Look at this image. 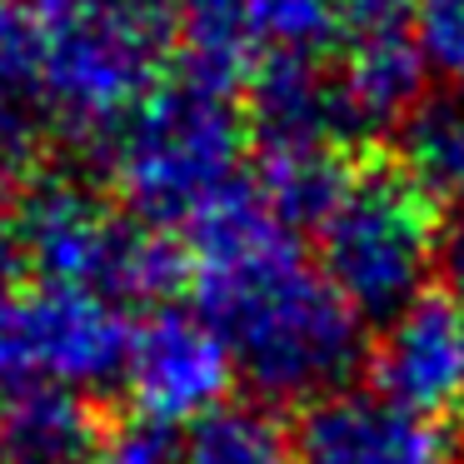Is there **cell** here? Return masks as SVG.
I'll list each match as a JSON object with an SVG mask.
<instances>
[{
    "label": "cell",
    "mask_w": 464,
    "mask_h": 464,
    "mask_svg": "<svg viewBox=\"0 0 464 464\" xmlns=\"http://www.w3.org/2000/svg\"><path fill=\"white\" fill-rule=\"evenodd\" d=\"M444 280V300L464 314V210L450 220V230H440V260H434Z\"/></svg>",
    "instance_id": "cell-19"
},
{
    "label": "cell",
    "mask_w": 464,
    "mask_h": 464,
    "mask_svg": "<svg viewBox=\"0 0 464 464\" xmlns=\"http://www.w3.org/2000/svg\"><path fill=\"white\" fill-rule=\"evenodd\" d=\"M180 75L230 95L255 75V45L245 25V0H180V35H175Z\"/></svg>",
    "instance_id": "cell-13"
},
{
    "label": "cell",
    "mask_w": 464,
    "mask_h": 464,
    "mask_svg": "<svg viewBox=\"0 0 464 464\" xmlns=\"http://www.w3.org/2000/svg\"><path fill=\"white\" fill-rule=\"evenodd\" d=\"M185 280L195 314L230 350L235 380L265 400L304 410L360 370L364 320L255 185L190 230Z\"/></svg>",
    "instance_id": "cell-1"
},
{
    "label": "cell",
    "mask_w": 464,
    "mask_h": 464,
    "mask_svg": "<svg viewBox=\"0 0 464 464\" xmlns=\"http://www.w3.org/2000/svg\"><path fill=\"white\" fill-rule=\"evenodd\" d=\"M121 384L140 420L180 430L230 404L235 364L195 310H155L135 324Z\"/></svg>",
    "instance_id": "cell-7"
},
{
    "label": "cell",
    "mask_w": 464,
    "mask_h": 464,
    "mask_svg": "<svg viewBox=\"0 0 464 464\" xmlns=\"http://www.w3.org/2000/svg\"><path fill=\"white\" fill-rule=\"evenodd\" d=\"M180 464H300L295 440L275 424L270 410L255 404H225L190 424L180 440Z\"/></svg>",
    "instance_id": "cell-16"
},
{
    "label": "cell",
    "mask_w": 464,
    "mask_h": 464,
    "mask_svg": "<svg viewBox=\"0 0 464 464\" xmlns=\"http://www.w3.org/2000/svg\"><path fill=\"white\" fill-rule=\"evenodd\" d=\"M21 260L35 285L81 290L111 304H130L170 290L185 275V260L121 210L111 195L65 175H41L5 210Z\"/></svg>",
    "instance_id": "cell-5"
},
{
    "label": "cell",
    "mask_w": 464,
    "mask_h": 464,
    "mask_svg": "<svg viewBox=\"0 0 464 464\" xmlns=\"http://www.w3.org/2000/svg\"><path fill=\"white\" fill-rule=\"evenodd\" d=\"M300 464H464L454 434L374 390H334L295 420Z\"/></svg>",
    "instance_id": "cell-9"
},
{
    "label": "cell",
    "mask_w": 464,
    "mask_h": 464,
    "mask_svg": "<svg viewBox=\"0 0 464 464\" xmlns=\"http://www.w3.org/2000/svg\"><path fill=\"white\" fill-rule=\"evenodd\" d=\"M51 140L55 111L35 11L31 0H0V180L31 175Z\"/></svg>",
    "instance_id": "cell-11"
},
{
    "label": "cell",
    "mask_w": 464,
    "mask_h": 464,
    "mask_svg": "<svg viewBox=\"0 0 464 464\" xmlns=\"http://www.w3.org/2000/svg\"><path fill=\"white\" fill-rule=\"evenodd\" d=\"M245 115L225 91L175 71L160 81L101 145L115 205L145 230H185L210 220L250 185Z\"/></svg>",
    "instance_id": "cell-2"
},
{
    "label": "cell",
    "mask_w": 464,
    "mask_h": 464,
    "mask_svg": "<svg viewBox=\"0 0 464 464\" xmlns=\"http://www.w3.org/2000/svg\"><path fill=\"white\" fill-rule=\"evenodd\" d=\"M101 420L81 394L0 380V464H95Z\"/></svg>",
    "instance_id": "cell-12"
},
{
    "label": "cell",
    "mask_w": 464,
    "mask_h": 464,
    "mask_svg": "<svg viewBox=\"0 0 464 464\" xmlns=\"http://www.w3.org/2000/svg\"><path fill=\"white\" fill-rule=\"evenodd\" d=\"M95 464H180V434L130 414V420L101 430Z\"/></svg>",
    "instance_id": "cell-18"
},
{
    "label": "cell",
    "mask_w": 464,
    "mask_h": 464,
    "mask_svg": "<svg viewBox=\"0 0 464 464\" xmlns=\"http://www.w3.org/2000/svg\"><path fill=\"white\" fill-rule=\"evenodd\" d=\"M414 41L424 71L464 95V0H414Z\"/></svg>",
    "instance_id": "cell-17"
},
{
    "label": "cell",
    "mask_w": 464,
    "mask_h": 464,
    "mask_svg": "<svg viewBox=\"0 0 464 464\" xmlns=\"http://www.w3.org/2000/svg\"><path fill=\"white\" fill-rule=\"evenodd\" d=\"M350 0H245L255 65L270 61H314L324 65L340 45Z\"/></svg>",
    "instance_id": "cell-15"
},
{
    "label": "cell",
    "mask_w": 464,
    "mask_h": 464,
    "mask_svg": "<svg viewBox=\"0 0 464 464\" xmlns=\"http://www.w3.org/2000/svg\"><path fill=\"white\" fill-rule=\"evenodd\" d=\"M25 285H31V270H25V260H21V245H15V235H11V220H5V210H0V324H5V314H11L15 300L25 295Z\"/></svg>",
    "instance_id": "cell-20"
},
{
    "label": "cell",
    "mask_w": 464,
    "mask_h": 464,
    "mask_svg": "<svg viewBox=\"0 0 464 464\" xmlns=\"http://www.w3.org/2000/svg\"><path fill=\"white\" fill-rule=\"evenodd\" d=\"M55 135L105 145L160 85L180 35V0H31Z\"/></svg>",
    "instance_id": "cell-3"
},
{
    "label": "cell",
    "mask_w": 464,
    "mask_h": 464,
    "mask_svg": "<svg viewBox=\"0 0 464 464\" xmlns=\"http://www.w3.org/2000/svg\"><path fill=\"white\" fill-rule=\"evenodd\" d=\"M440 260V205L394 160L350 165L314 225V265L360 320H394L424 300Z\"/></svg>",
    "instance_id": "cell-4"
},
{
    "label": "cell",
    "mask_w": 464,
    "mask_h": 464,
    "mask_svg": "<svg viewBox=\"0 0 464 464\" xmlns=\"http://www.w3.org/2000/svg\"><path fill=\"white\" fill-rule=\"evenodd\" d=\"M130 334L135 320L125 304L31 280L0 324V380L51 384L85 400L105 384H121Z\"/></svg>",
    "instance_id": "cell-6"
},
{
    "label": "cell",
    "mask_w": 464,
    "mask_h": 464,
    "mask_svg": "<svg viewBox=\"0 0 464 464\" xmlns=\"http://www.w3.org/2000/svg\"><path fill=\"white\" fill-rule=\"evenodd\" d=\"M330 61L354 135L390 130V125L400 130V121L420 105L430 75L414 41V0H350Z\"/></svg>",
    "instance_id": "cell-8"
},
{
    "label": "cell",
    "mask_w": 464,
    "mask_h": 464,
    "mask_svg": "<svg viewBox=\"0 0 464 464\" xmlns=\"http://www.w3.org/2000/svg\"><path fill=\"white\" fill-rule=\"evenodd\" d=\"M400 165L434 205H464V101H420L400 121Z\"/></svg>",
    "instance_id": "cell-14"
},
{
    "label": "cell",
    "mask_w": 464,
    "mask_h": 464,
    "mask_svg": "<svg viewBox=\"0 0 464 464\" xmlns=\"http://www.w3.org/2000/svg\"><path fill=\"white\" fill-rule=\"evenodd\" d=\"M374 394L414 414H440L464 404V314L444 295H424L394 320H384L370 350Z\"/></svg>",
    "instance_id": "cell-10"
}]
</instances>
